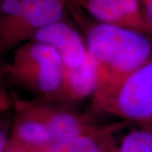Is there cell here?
Returning <instances> with one entry per match:
<instances>
[{"label":"cell","mask_w":152,"mask_h":152,"mask_svg":"<svg viewBox=\"0 0 152 152\" xmlns=\"http://www.w3.org/2000/svg\"><path fill=\"white\" fill-rule=\"evenodd\" d=\"M84 37L96 69L91 102L113 92L152 58V37L134 30L94 22Z\"/></svg>","instance_id":"obj_1"},{"label":"cell","mask_w":152,"mask_h":152,"mask_svg":"<svg viewBox=\"0 0 152 152\" xmlns=\"http://www.w3.org/2000/svg\"><path fill=\"white\" fill-rule=\"evenodd\" d=\"M31 41L52 46L59 55L63 69V101L91 98L96 88V64L85 37L67 20L39 31Z\"/></svg>","instance_id":"obj_2"},{"label":"cell","mask_w":152,"mask_h":152,"mask_svg":"<svg viewBox=\"0 0 152 152\" xmlns=\"http://www.w3.org/2000/svg\"><path fill=\"white\" fill-rule=\"evenodd\" d=\"M7 72L17 85L43 101H63V69L52 46L30 41L14 50Z\"/></svg>","instance_id":"obj_3"},{"label":"cell","mask_w":152,"mask_h":152,"mask_svg":"<svg viewBox=\"0 0 152 152\" xmlns=\"http://www.w3.org/2000/svg\"><path fill=\"white\" fill-rule=\"evenodd\" d=\"M66 0H2L0 55L30 42L42 29L66 20Z\"/></svg>","instance_id":"obj_4"},{"label":"cell","mask_w":152,"mask_h":152,"mask_svg":"<svg viewBox=\"0 0 152 152\" xmlns=\"http://www.w3.org/2000/svg\"><path fill=\"white\" fill-rule=\"evenodd\" d=\"M93 109L126 123L152 128V58L113 92L91 102Z\"/></svg>","instance_id":"obj_5"},{"label":"cell","mask_w":152,"mask_h":152,"mask_svg":"<svg viewBox=\"0 0 152 152\" xmlns=\"http://www.w3.org/2000/svg\"><path fill=\"white\" fill-rule=\"evenodd\" d=\"M96 22L128 28L152 37V28L140 0H78Z\"/></svg>","instance_id":"obj_6"},{"label":"cell","mask_w":152,"mask_h":152,"mask_svg":"<svg viewBox=\"0 0 152 152\" xmlns=\"http://www.w3.org/2000/svg\"><path fill=\"white\" fill-rule=\"evenodd\" d=\"M24 104L45 124L53 141L88 134L104 125L94 123L87 115L54 106L50 101L39 100Z\"/></svg>","instance_id":"obj_7"},{"label":"cell","mask_w":152,"mask_h":152,"mask_svg":"<svg viewBox=\"0 0 152 152\" xmlns=\"http://www.w3.org/2000/svg\"><path fill=\"white\" fill-rule=\"evenodd\" d=\"M121 124H104L101 129L81 135L56 140L33 152H113L115 133L127 126Z\"/></svg>","instance_id":"obj_8"},{"label":"cell","mask_w":152,"mask_h":152,"mask_svg":"<svg viewBox=\"0 0 152 152\" xmlns=\"http://www.w3.org/2000/svg\"><path fill=\"white\" fill-rule=\"evenodd\" d=\"M10 137L24 145L35 150L42 149L53 142L47 126L24 102L18 104L16 117L11 128Z\"/></svg>","instance_id":"obj_9"},{"label":"cell","mask_w":152,"mask_h":152,"mask_svg":"<svg viewBox=\"0 0 152 152\" xmlns=\"http://www.w3.org/2000/svg\"><path fill=\"white\" fill-rule=\"evenodd\" d=\"M121 138L115 140L113 152H152V128L136 125Z\"/></svg>","instance_id":"obj_10"},{"label":"cell","mask_w":152,"mask_h":152,"mask_svg":"<svg viewBox=\"0 0 152 152\" xmlns=\"http://www.w3.org/2000/svg\"><path fill=\"white\" fill-rule=\"evenodd\" d=\"M34 149L24 145L13 138L10 137L9 142L6 145L4 152H33Z\"/></svg>","instance_id":"obj_11"},{"label":"cell","mask_w":152,"mask_h":152,"mask_svg":"<svg viewBox=\"0 0 152 152\" xmlns=\"http://www.w3.org/2000/svg\"><path fill=\"white\" fill-rule=\"evenodd\" d=\"M13 101L4 89L0 87V113H5L11 108Z\"/></svg>","instance_id":"obj_12"},{"label":"cell","mask_w":152,"mask_h":152,"mask_svg":"<svg viewBox=\"0 0 152 152\" xmlns=\"http://www.w3.org/2000/svg\"><path fill=\"white\" fill-rule=\"evenodd\" d=\"M9 136V130L5 127L0 125V152H4L6 145L10 140Z\"/></svg>","instance_id":"obj_13"},{"label":"cell","mask_w":152,"mask_h":152,"mask_svg":"<svg viewBox=\"0 0 152 152\" xmlns=\"http://www.w3.org/2000/svg\"><path fill=\"white\" fill-rule=\"evenodd\" d=\"M145 10V15L152 28V0H140Z\"/></svg>","instance_id":"obj_14"},{"label":"cell","mask_w":152,"mask_h":152,"mask_svg":"<svg viewBox=\"0 0 152 152\" xmlns=\"http://www.w3.org/2000/svg\"><path fill=\"white\" fill-rule=\"evenodd\" d=\"M69 4V5L70 7V10L73 14H75L78 19L80 18V13H79V10L80 9L79 4H78V0H66Z\"/></svg>","instance_id":"obj_15"},{"label":"cell","mask_w":152,"mask_h":152,"mask_svg":"<svg viewBox=\"0 0 152 152\" xmlns=\"http://www.w3.org/2000/svg\"><path fill=\"white\" fill-rule=\"evenodd\" d=\"M1 1H2V0H1ZM1 1H0V3H1Z\"/></svg>","instance_id":"obj_16"},{"label":"cell","mask_w":152,"mask_h":152,"mask_svg":"<svg viewBox=\"0 0 152 152\" xmlns=\"http://www.w3.org/2000/svg\"><path fill=\"white\" fill-rule=\"evenodd\" d=\"M0 1H1V0H0Z\"/></svg>","instance_id":"obj_17"}]
</instances>
